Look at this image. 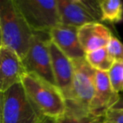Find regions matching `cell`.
Instances as JSON below:
<instances>
[{
	"label": "cell",
	"instance_id": "6da1fadb",
	"mask_svg": "<svg viewBox=\"0 0 123 123\" xmlns=\"http://www.w3.org/2000/svg\"><path fill=\"white\" fill-rule=\"evenodd\" d=\"M34 31L29 26L14 0L0 2V46L16 52L21 59L26 56Z\"/></svg>",
	"mask_w": 123,
	"mask_h": 123
},
{
	"label": "cell",
	"instance_id": "7a4b0ae2",
	"mask_svg": "<svg viewBox=\"0 0 123 123\" xmlns=\"http://www.w3.org/2000/svg\"><path fill=\"white\" fill-rule=\"evenodd\" d=\"M21 83L40 116L58 119L65 115V98L57 86L32 74H26Z\"/></svg>",
	"mask_w": 123,
	"mask_h": 123
},
{
	"label": "cell",
	"instance_id": "3957f363",
	"mask_svg": "<svg viewBox=\"0 0 123 123\" xmlns=\"http://www.w3.org/2000/svg\"><path fill=\"white\" fill-rule=\"evenodd\" d=\"M75 74L72 89L66 102V115L84 117L90 116L89 107L95 90L94 70L86 59L75 61Z\"/></svg>",
	"mask_w": 123,
	"mask_h": 123
},
{
	"label": "cell",
	"instance_id": "277c9868",
	"mask_svg": "<svg viewBox=\"0 0 123 123\" xmlns=\"http://www.w3.org/2000/svg\"><path fill=\"white\" fill-rule=\"evenodd\" d=\"M0 123H36L40 115L26 94L22 83L1 92Z\"/></svg>",
	"mask_w": 123,
	"mask_h": 123
},
{
	"label": "cell",
	"instance_id": "5b68a950",
	"mask_svg": "<svg viewBox=\"0 0 123 123\" xmlns=\"http://www.w3.org/2000/svg\"><path fill=\"white\" fill-rule=\"evenodd\" d=\"M34 32H50L61 24L57 0H14Z\"/></svg>",
	"mask_w": 123,
	"mask_h": 123
},
{
	"label": "cell",
	"instance_id": "8992f818",
	"mask_svg": "<svg viewBox=\"0 0 123 123\" xmlns=\"http://www.w3.org/2000/svg\"><path fill=\"white\" fill-rule=\"evenodd\" d=\"M50 32H34L26 56L22 60L27 74H32L56 86L50 51Z\"/></svg>",
	"mask_w": 123,
	"mask_h": 123
},
{
	"label": "cell",
	"instance_id": "52a82bcc",
	"mask_svg": "<svg viewBox=\"0 0 123 123\" xmlns=\"http://www.w3.org/2000/svg\"><path fill=\"white\" fill-rule=\"evenodd\" d=\"M100 1L57 0L61 24L81 27L90 23L102 21Z\"/></svg>",
	"mask_w": 123,
	"mask_h": 123
},
{
	"label": "cell",
	"instance_id": "ba28073f",
	"mask_svg": "<svg viewBox=\"0 0 123 123\" xmlns=\"http://www.w3.org/2000/svg\"><path fill=\"white\" fill-rule=\"evenodd\" d=\"M120 99V94L113 89L108 73L96 71L95 90L89 107L90 116L105 117L107 112L112 109Z\"/></svg>",
	"mask_w": 123,
	"mask_h": 123
},
{
	"label": "cell",
	"instance_id": "9c48e42d",
	"mask_svg": "<svg viewBox=\"0 0 123 123\" xmlns=\"http://www.w3.org/2000/svg\"><path fill=\"white\" fill-rule=\"evenodd\" d=\"M26 74L20 56L13 50L0 46V92L21 83Z\"/></svg>",
	"mask_w": 123,
	"mask_h": 123
},
{
	"label": "cell",
	"instance_id": "30bf717a",
	"mask_svg": "<svg viewBox=\"0 0 123 123\" xmlns=\"http://www.w3.org/2000/svg\"><path fill=\"white\" fill-rule=\"evenodd\" d=\"M50 36L58 49L72 61L85 58L86 53L79 41L78 27L60 24L50 31Z\"/></svg>",
	"mask_w": 123,
	"mask_h": 123
},
{
	"label": "cell",
	"instance_id": "8fae6325",
	"mask_svg": "<svg viewBox=\"0 0 123 123\" xmlns=\"http://www.w3.org/2000/svg\"><path fill=\"white\" fill-rule=\"evenodd\" d=\"M50 51L56 84L66 100L70 94L74 82L75 74L74 62L63 52H62L51 41L50 43Z\"/></svg>",
	"mask_w": 123,
	"mask_h": 123
},
{
	"label": "cell",
	"instance_id": "7c38bea8",
	"mask_svg": "<svg viewBox=\"0 0 123 123\" xmlns=\"http://www.w3.org/2000/svg\"><path fill=\"white\" fill-rule=\"evenodd\" d=\"M112 36L109 28L101 23H90L79 28V39L86 54L107 47Z\"/></svg>",
	"mask_w": 123,
	"mask_h": 123
},
{
	"label": "cell",
	"instance_id": "4fadbf2b",
	"mask_svg": "<svg viewBox=\"0 0 123 123\" xmlns=\"http://www.w3.org/2000/svg\"><path fill=\"white\" fill-rule=\"evenodd\" d=\"M85 59L94 70L105 73L109 72L116 62L106 47L87 53Z\"/></svg>",
	"mask_w": 123,
	"mask_h": 123
},
{
	"label": "cell",
	"instance_id": "5bb4252c",
	"mask_svg": "<svg viewBox=\"0 0 123 123\" xmlns=\"http://www.w3.org/2000/svg\"><path fill=\"white\" fill-rule=\"evenodd\" d=\"M102 21L116 24L123 19V3L120 0H102L99 3Z\"/></svg>",
	"mask_w": 123,
	"mask_h": 123
},
{
	"label": "cell",
	"instance_id": "9a60e30c",
	"mask_svg": "<svg viewBox=\"0 0 123 123\" xmlns=\"http://www.w3.org/2000/svg\"><path fill=\"white\" fill-rule=\"evenodd\" d=\"M108 77L113 89L121 94L123 92V63L115 62L108 72Z\"/></svg>",
	"mask_w": 123,
	"mask_h": 123
},
{
	"label": "cell",
	"instance_id": "2e32d148",
	"mask_svg": "<svg viewBox=\"0 0 123 123\" xmlns=\"http://www.w3.org/2000/svg\"><path fill=\"white\" fill-rule=\"evenodd\" d=\"M105 117H96L93 116L75 117V116L64 115L63 116L56 119V123H103Z\"/></svg>",
	"mask_w": 123,
	"mask_h": 123
},
{
	"label": "cell",
	"instance_id": "e0dca14e",
	"mask_svg": "<svg viewBox=\"0 0 123 123\" xmlns=\"http://www.w3.org/2000/svg\"><path fill=\"white\" fill-rule=\"evenodd\" d=\"M106 48L116 62L123 63V43L119 39L113 36Z\"/></svg>",
	"mask_w": 123,
	"mask_h": 123
},
{
	"label": "cell",
	"instance_id": "ac0fdd59",
	"mask_svg": "<svg viewBox=\"0 0 123 123\" xmlns=\"http://www.w3.org/2000/svg\"><path fill=\"white\" fill-rule=\"evenodd\" d=\"M105 119L112 123H123V111L112 108L107 112Z\"/></svg>",
	"mask_w": 123,
	"mask_h": 123
},
{
	"label": "cell",
	"instance_id": "d6986e66",
	"mask_svg": "<svg viewBox=\"0 0 123 123\" xmlns=\"http://www.w3.org/2000/svg\"><path fill=\"white\" fill-rule=\"evenodd\" d=\"M36 123H56V119L47 117V116H41Z\"/></svg>",
	"mask_w": 123,
	"mask_h": 123
},
{
	"label": "cell",
	"instance_id": "ffe728a7",
	"mask_svg": "<svg viewBox=\"0 0 123 123\" xmlns=\"http://www.w3.org/2000/svg\"><path fill=\"white\" fill-rule=\"evenodd\" d=\"M113 108H115V109H120L123 111V92L121 94H120L119 100H118V102L116 103V105Z\"/></svg>",
	"mask_w": 123,
	"mask_h": 123
},
{
	"label": "cell",
	"instance_id": "44dd1931",
	"mask_svg": "<svg viewBox=\"0 0 123 123\" xmlns=\"http://www.w3.org/2000/svg\"><path fill=\"white\" fill-rule=\"evenodd\" d=\"M103 123H112V122H111V121H107V120L105 119V121Z\"/></svg>",
	"mask_w": 123,
	"mask_h": 123
}]
</instances>
